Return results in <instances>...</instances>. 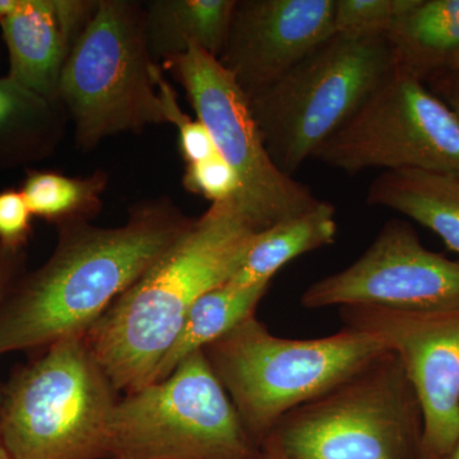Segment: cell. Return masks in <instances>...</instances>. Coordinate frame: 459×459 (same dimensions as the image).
Listing matches in <instances>:
<instances>
[{"instance_id":"11","label":"cell","mask_w":459,"mask_h":459,"mask_svg":"<svg viewBox=\"0 0 459 459\" xmlns=\"http://www.w3.org/2000/svg\"><path fill=\"white\" fill-rule=\"evenodd\" d=\"M300 303L307 309H459V261L428 249L409 222L392 219L352 264L307 287Z\"/></svg>"},{"instance_id":"28","label":"cell","mask_w":459,"mask_h":459,"mask_svg":"<svg viewBox=\"0 0 459 459\" xmlns=\"http://www.w3.org/2000/svg\"><path fill=\"white\" fill-rule=\"evenodd\" d=\"M262 459H289L281 451L279 444L273 437H268L262 444Z\"/></svg>"},{"instance_id":"24","label":"cell","mask_w":459,"mask_h":459,"mask_svg":"<svg viewBox=\"0 0 459 459\" xmlns=\"http://www.w3.org/2000/svg\"><path fill=\"white\" fill-rule=\"evenodd\" d=\"M183 186L188 192L202 195L211 204L240 197V181L220 153L186 165Z\"/></svg>"},{"instance_id":"18","label":"cell","mask_w":459,"mask_h":459,"mask_svg":"<svg viewBox=\"0 0 459 459\" xmlns=\"http://www.w3.org/2000/svg\"><path fill=\"white\" fill-rule=\"evenodd\" d=\"M68 117L59 102L5 75L0 78V170H13L53 156Z\"/></svg>"},{"instance_id":"10","label":"cell","mask_w":459,"mask_h":459,"mask_svg":"<svg viewBox=\"0 0 459 459\" xmlns=\"http://www.w3.org/2000/svg\"><path fill=\"white\" fill-rule=\"evenodd\" d=\"M169 69L186 91L197 119L240 181L238 202L264 230L314 207L320 199L309 186L280 170L265 147L249 99L217 57L201 48L169 60Z\"/></svg>"},{"instance_id":"6","label":"cell","mask_w":459,"mask_h":459,"mask_svg":"<svg viewBox=\"0 0 459 459\" xmlns=\"http://www.w3.org/2000/svg\"><path fill=\"white\" fill-rule=\"evenodd\" d=\"M148 53L143 4L99 0L92 18L69 54L57 102L74 126L81 150L90 151L120 133H138L165 124Z\"/></svg>"},{"instance_id":"20","label":"cell","mask_w":459,"mask_h":459,"mask_svg":"<svg viewBox=\"0 0 459 459\" xmlns=\"http://www.w3.org/2000/svg\"><path fill=\"white\" fill-rule=\"evenodd\" d=\"M270 286L271 282L247 287L226 282L202 295L186 314L179 334L157 367L151 385L165 379L181 361L193 353L204 351L208 344L225 336L238 323L255 316Z\"/></svg>"},{"instance_id":"19","label":"cell","mask_w":459,"mask_h":459,"mask_svg":"<svg viewBox=\"0 0 459 459\" xmlns=\"http://www.w3.org/2000/svg\"><path fill=\"white\" fill-rule=\"evenodd\" d=\"M337 234L336 208L327 201H319L310 210L258 232L228 282L240 287L272 282L287 263L331 246Z\"/></svg>"},{"instance_id":"13","label":"cell","mask_w":459,"mask_h":459,"mask_svg":"<svg viewBox=\"0 0 459 459\" xmlns=\"http://www.w3.org/2000/svg\"><path fill=\"white\" fill-rule=\"evenodd\" d=\"M333 8L334 0H237L219 62L250 98L334 35Z\"/></svg>"},{"instance_id":"9","label":"cell","mask_w":459,"mask_h":459,"mask_svg":"<svg viewBox=\"0 0 459 459\" xmlns=\"http://www.w3.org/2000/svg\"><path fill=\"white\" fill-rule=\"evenodd\" d=\"M313 159L347 174L379 169L459 174V115L397 65Z\"/></svg>"},{"instance_id":"4","label":"cell","mask_w":459,"mask_h":459,"mask_svg":"<svg viewBox=\"0 0 459 459\" xmlns=\"http://www.w3.org/2000/svg\"><path fill=\"white\" fill-rule=\"evenodd\" d=\"M114 386L83 336L48 346L3 386L0 435L12 459H105Z\"/></svg>"},{"instance_id":"29","label":"cell","mask_w":459,"mask_h":459,"mask_svg":"<svg viewBox=\"0 0 459 459\" xmlns=\"http://www.w3.org/2000/svg\"><path fill=\"white\" fill-rule=\"evenodd\" d=\"M21 0H0V22L12 16L20 7Z\"/></svg>"},{"instance_id":"26","label":"cell","mask_w":459,"mask_h":459,"mask_svg":"<svg viewBox=\"0 0 459 459\" xmlns=\"http://www.w3.org/2000/svg\"><path fill=\"white\" fill-rule=\"evenodd\" d=\"M25 252L14 253L0 246V304L7 298L12 287L22 277ZM3 386L0 385V401Z\"/></svg>"},{"instance_id":"3","label":"cell","mask_w":459,"mask_h":459,"mask_svg":"<svg viewBox=\"0 0 459 459\" xmlns=\"http://www.w3.org/2000/svg\"><path fill=\"white\" fill-rule=\"evenodd\" d=\"M386 351L379 338L346 327L312 340L274 336L255 314L204 350L261 446L287 413L327 394Z\"/></svg>"},{"instance_id":"31","label":"cell","mask_w":459,"mask_h":459,"mask_svg":"<svg viewBox=\"0 0 459 459\" xmlns=\"http://www.w3.org/2000/svg\"><path fill=\"white\" fill-rule=\"evenodd\" d=\"M0 459H12L7 448H5L4 443H3L2 435H0Z\"/></svg>"},{"instance_id":"16","label":"cell","mask_w":459,"mask_h":459,"mask_svg":"<svg viewBox=\"0 0 459 459\" xmlns=\"http://www.w3.org/2000/svg\"><path fill=\"white\" fill-rule=\"evenodd\" d=\"M142 4L148 53L162 66L193 45L219 59L237 0H150Z\"/></svg>"},{"instance_id":"23","label":"cell","mask_w":459,"mask_h":459,"mask_svg":"<svg viewBox=\"0 0 459 459\" xmlns=\"http://www.w3.org/2000/svg\"><path fill=\"white\" fill-rule=\"evenodd\" d=\"M156 84L164 107L166 123L177 126L179 133L180 153L186 165L217 155L219 151L210 131L197 117L193 119L181 110L177 91L166 80L164 74H157Z\"/></svg>"},{"instance_id":"25","label":"cell","mask_w":459,"mask_h":459,"mask_svg":"<svg viewBox=\"0 0 459 459\" xmlns=\"http://www.w3.org/2000/svg\"><path fill=\"white\" fill-rule=\"evenodd\" d=\"M32 219L20 189L0 190V246L11 252H23L31 238Z\"/></svg>"},{"instance_id":"12","label":"cell","mask_w":459,"mask_h":459,"mask_svg":"<svg viewBox=\"0 0 459 459\" xmlns=\"http://www.w3.org/2000/svg\"><path fill=\"white\" fill-rule=\"evenodd\" d=\"M340 316L343 327L379 338L398 356L424 416L422 457H446L459 440V309L347 305Z\"/></svg>"},{"instance_id":"21","label":"cell","mask_w":459,"mask_h":459,"mask_svg":"<svg viewBox=\"0 0 459 459\" xmlns=\"http://www.w3.org/2000/svg\"><path fill=\"white\" fill-rule=\"evenodd\" d=\"M107 172L96 170L89 177H66L56 171L29 170L21 192L33 217L56 223L89 221L102 208L107 190Z\"/></svg>"},{"instance_id":"8","label":"cell","mask_w":459,"mask_h":459,"mask_svg":"<svg viewBox=\"0 0 459 459\" xmlns=\"http://www.w3.org/2000/svg\"><path fill=\"white\" fill-rule=\"evenodd\" d=\"M105 459H262L204 351L115 404Z\"/></svg>"},{"instance_id":"1","label":"cell","mask_w":459,"mask_h":459,"mask_svg":"<svg viewBox=\"0 0 459 459\" xmlns=\"http://www.w3.org/2000/svg\"><path fill=\"white\" fill-rule=\"evenodd\" d=\"M170 199L138 204L124 225L60 223L49 261L0 304V356L84 336L193 225Z\"/></svg>"},{"instance_id":"30","label":"cell","mask_w":459,"mask_h":459,"mask_svg":"<svg viewBox=\"0 0 459 459\" xmlns=\"http://www.w3.org/2000/svg\"><path fill=\"white\" fill-rule=\"evenodd\" d=\"M442 459H459V440L455 443V446H453L452 451Z\"/></svg>"},{"instance_id":"2","label":"cell","mask_w":459,"mask_h":459,"mask_svg":"<svg viewBox=\"0 0 459 459\" xmlns=\"http://www.w3.org/2000/svg\"><path fill=\"white\" fill-rule=\"evenodd\" d=\"M258 232L238 198L211 204L93 323L83 337L115 391L151 385L190 307L234 276Z\"/></svg>"},{"instance_id":"15","label":"cell","mask_w":459,"mask_h":459,"mask_svg":"<svg viewBox=\"0 0 459 459\" xmlns=\"http://www.w3.org/2000/svg\"><path fill=\"white\" fill-rule=\"evenodd\" d=\"M385 38L395 65L421 82L459 74V0H416Z\"/></svg>"},{"instance_id":"14","label":"cell","mask_w":459,"mask_h":459,"mask_svg":"<svg viewBox=\"0 0 459 459\" xmlns=\"http://www.w3.org/2000/svg\"><path fill=\"white\" fill-rule=\"evenodd\" d=\"M99 0H21L0 22L9 56V77L57 102L66 59L89 25Z\"/></svg>"},{"instance_id":"17","label":"cell","mask_w":459,"mask_h":459,"mask_svg":"<svg viewBox=\"0 0 459 459\" xmlns=\"http://www.w3.org/2000/svg\"><path fill=\"white\" fill-rule=\"evenodd\" d=\"M367 204L409 217L459 255V174L385 171L370 184Z\"/></svg>"},{"instance_id":"7","label":"cell","mask_w":459,"mask_h":459,"mask_svg":"<svg viewBox=\"0 0 459 459\" xmlns=\"http://www.w3.org/2000/svg\"><path fill=\"white\" fill-rule=\"evenodd\" d=\"M270 437L289 459H424L421 406L392 351L287 413Z\"/></svg>"},{"instance_id":"22","label":"cell","mask_w":459,"mask_h":459,"mask_svg":"<svg viewBox=\"0 0 459 459\" xmlns=\"http://www.w3.org/2000/svg\"><path fill=\"white\" fill-rule=\"evenodd\" d=\"M416 0H334V35H385Z\"/></svg>"},{"instance_id":"27","label":"cell","mask_w":459,"mask_h":459,"mask_svg":"<svg viewBox=\"0 0 459 459\" xmlns=\"http://www.w3.org/2000/svg\"><path fill=\"white\" fill-rule=\"evenodd\" d=\"M428 87L459 115V74L443 75L428 82Z\"/></svg>"},{"instance_id":"5","label":"cell","mask_w":459,"mask_h":459,"mask_svg":"<svg viewBox=\"0 0 459 459\" xmlns=\"http://www.w3.org/2000/svg\"><path fill=\"white\" fill-rule=\"evenodd\" d=\"M394 65L385 35H333L277 82L247 98L280 170L294 177Z\"/></svg>"}]
</instances>
